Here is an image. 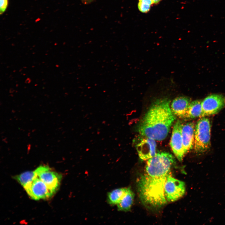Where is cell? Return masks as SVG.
<instances>
[{"label": "cell", "instance_id": "obj_1", "mask_svg": "<svg viewBox=\"0 0 225 225\" xmlns=\"http://www.w3.org/2000/svg\"><path fill=\"white\" fill-rule=\"evenodd\" d=\"M174 162L173 156L167 152L156 153L148 160L145 172L137 182L139 198L145 206L157 208L168 202L164 196V186Z\"/></svg>", "mask_w": 225, "mask_h": 225}, {"label": "cell", "instance_id": "obj_2", "mask_svg": "<svg viewBox=\"0 0 225 225\" xmlns=\"http://www.w3.org/2000/svg\"><path fill=\"white\" fill-rule=\"evenodd\" d=\"M167 98L156 100L140 122L138 131L142 136L161 141L167 136L176 119Z\"/></svg>", "mask_w": 225, "mask_h": 225}, {"label": "cell", "instance_id": "obj_3", "mask_svg": "<svg viewBox=\"0 0 225 225\" xmlns=\"http://www.w3.org/2000/svg\"><path fill=\"white\" fill-rule=\"evenodd\" d=\"M211 125L209 119L201 117L195 128L194 148L198 153L207 151L210 146Z\"/></svg>", "mask_w": 225, "mask_h": 225}, {"label": "cell", "instance_id": "obj_4", "mask_svg": "<svg viewBox=\"0 0 225 225\" xmlns=\"http://www.w3.org/2000/svg\"><path fill=\"white\" fill-rule=\"evenodd\" d=\"M185 183L172 177L170 173L168 175L165 184L164 194L167 202L176 201L185 194Z\"/></svg>", "mask_w": 225, "mask_h": 225}, {"label": "cell", "instance_id": "obj_5", "mask_svg": "<svg viewBox=\"0 0 225 225\" xmlns=\"http://www.w3.org/2000/svg\"><path fill=\"white\" fill-rule=\"evenodd\" d=\"M23 188L30 198L36 200L50 198L55 193L38 178L36 174L32 181Z\"/></svg>", "mask_w": 225, "mask_h": 225}, {"label": "cell", "instance_id": "obj_6", "mask_svg": "<svg viewBox=\"0 0 225 225\" xmlns=\"http://www.w3.org/2000/svg\"><path fill=\"white\" fill-rule=\"evenodd\" d=\"M38 178L54 192L59 188L62 175L51 170L48 166H40L34 171Z\"/></svg>", "mask_w": 225, "mask_h": 225}, {"label": "cell", "instance_id": "obj_7", "mask_svg": "<svg viewBox=\"0 0 225 225\" xmlns=\"http://www.w3.org/2000/svg\"><path fill=\"white\" fill-rule=\"evenodd\" d=\"M202 117L214 115L225 107V96L218 94L208 96L202 102Z\"/></svg>", "mask_w": 225, "mask_h": 225}, {"label": "cell", "instance_id": "obj_8", "mask_svg": "<svg viewBox=\"0 0 225 225\" xmlns=\"http://www.w3.org/2000/svg\"><path fill=\"white\" fill-rule=\"evenodd\" d=\"M182 123L177 121L173 127L170 145L174 155L179 161H182L185 155L183 149L181 136Z\"/></svg>", "mask_w": 225, "mask_h": 225}, {"label": "cell", "instance_id": "obj_9", "mask_svg": "<svg viewBox=\"0 0 225 225\" xmlns=\"http://www.w3.org/2000/svg\"><path fill=\"white\" fill-rule=\"evenodd\" d=\"M156 144L155 140L145 137L136 145V149L139 158L145 160L153 157L156 154Z\"/></svg>", "mask_w": 225, "mask_h": 225}, {"label": "cell", "instance_id": "obj_10", "mask_svg": "<svg viewBox=\"0 0 225 225\" xmlns=\"http://www.w3.org/2000/svg\"><path fill=\"white\" fill-rule=\"evenodd\" d=\"M195 125L192 122L182 124L181 136L184 151L186 154L194 146Z\"/></svg>", "mask_w": 225, "mask_h": 225}, {"label": "cell", "instance_id": "obj_11", "mask_svg": "<svg viewBox=\"0 0 225 225\" xmlns=\"http://www.w3.org/2000/svg\"><path fill=\"white\" fill-rule=\"evenodd\" d=\"M191 101L190 98L185 96H179L175 98L171 106V110L174 114L180 118H184Z\"/></svg>", "mask_w": 225, "mask_h": 225}, {"label": "cell", "instance_id": "obj_12", "mask_svg": "<svg viewBox=\"0 0 225 225\" xmlns=\"http://www.w3.org/2000/svg\"><path fill=\"white\" fill-rule=\"evenodd\" d=\"M134 194L130 188H127L124 195L117 205L118 210L128 211L131 208L133 202Z\"/></svg>", "mask_w": 225, "mask_h": 225}, {"label": "cell", "instance_id": "obj_13", "mask_svg": "<svg viewBox=\"0 0 225 225\" xmlns=\"http://www.w3.org/2000/svg\"><path fill=\"white\" fill-rule=\"evenodd\" d=\"M202 101L200 100L191 101L188 107L184 118L192 119L198 117H202Z\"/></svg>", "mask_w": 225, "mask_h": 225}, {"label": "cell", "instance_id": "obj_14", "mask_svg": "<svg viewBox=\"0 0 225 225\" xmlns=\"http://www.w3.org/2000/svg\"><path fill=\"white\" fill-rule=\"evenodd\" d=\"M127 188L116 189L109 192L108 195V200L111 205H117L124 194Z\"/></svg>", "mask_w": 225, "mask_h": 225}, {"label": "cell", "instance_id": "obj_15", "mask_svg": "<svg viewBox=\"0 0 225 225\" xmlns=\"http://www.w3.org/2000/svg\"><path fill=\"white\" fill-rule=\"evenodd\" d=\"M36 174L34 171H28L13 177L24 188L31 182Z\"/></svg>", "mask_w": 225, "mask_h": 225}, {"label": "cell", "instance_id": "obj_16", "mask_svg": "<svg viewBox=\"0 0 225 225\" xmlns=\"http://www.w3.org/2000/svg\"><path fill=\"white\" fill-rule=\"evenodd\" d=\"M151 5L148 4L139 2L138 7L139 10L142 12H146L150 9Z\"/></svg>", "mask_w": 225, "mask_h": 225}, {"label": "cell", "instance_id": "obj_17", "mask_svg": "<svg viewBox=\"0 0 225 225\" xmlns=\"http://www.w3.org/2000/svg\"><path fill=\"white\" fill-rule=\"evenodd\" d=\"M8 4V0H0V13L2 14L6 11Z\"/></svg>", "mask_w": 225, "mask_h": 225}, {"label": "cell", "instance_id": "obj_18", "mask_svg": "<svg viewBox=\"0 0 225 225\" xmlns=\"http://www.w3.org/2000/svg\"><path fill=\"white\" fill-rule=\"evenodd\" d=\"M139 2L145 3L151 5L153 3L152 0H139Z\"/></svg>", "mask_w": 225, "mask_h": 225}, {"label": "cell", "instance_id": "obj_19", "mask_svg": "<svg viewBox=\"0 0 225 225\" xmlns=\"http://www.w3.org/2000/svg\"><path fill=\"white\" fill-rule=\"evenodd\" d=\"M161 0H152L153 3H156L158 2Z\"/></svg>", "mask_w": 225, "mask_h": 225}, {"label": "cell", "instance_id": "obj_20", "mask_svg": "<svg viewBox=\"0 0 225 225\" xmlns=\"http://www.w3.org/2000/svg\"><path fill=\"white\" fill-rule=\"evenodd\" d=\"M30 82H31V80L29 78H27L25 81V82L26 83H30Z\"/></svg>", "mask_w": 225, "mask_h": 225}]
</instances>
